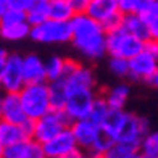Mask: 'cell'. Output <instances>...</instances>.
I'll return each instance as SVG.
<instances>
[{
  "label": "cell",
  "instance_id": "cell-19",
  "mask_svg": "<svg viewBox=\"0 0 158 158\" xmlns=\"http://www.w3.org/2000/svg\"><path fill=\"white\" fill-rule=\"evenodd\" d=\"M50 103L53 110H64L66 105V77H60L55 81H48Z\"/></svg>",
  "mask_w": 158,
  "mask_h": 158
},
{
  "label": "cell",
  "instance_id": "cell-37",
  "mask_svg": "<svg viewBox=\"0 0 158 158\" xmlns=\"http://www.w3.org/2000/svg\"><path fill=\"white\" fill-rule=\"evenodd\" d=\"M10 8V5H8V0H0V18H2L5 13H6V10Z\"/></svg>",
  "mask_w": 158,
  "mask_h": 158
},
{
  "label": "cell",
  "instance_id": "cell-25",
  "mask_svg": "<svg viewBox=\"0 0 158 158\" xmlns=\"http://www.w3.org/2000/svg\"><path fill=\"white\" fill-rule=\"evenodd\" d=\"M137 147L124 142H114L113 145L103 153V158H129L132 153L137 152Z\"/></svg>",
  "mask_w": 158,
  "mask_h": 158
},
{
  "label": "cell",
  "instance_id": "cell-35",
  "mask_svg": "<svg viewBox=\"0 0 158 158\" xmlns=\"http://www.w3.org/2000/svg\"><path fill=\"white\" fill-rule=\"evenodd\" d=\"M8 52H6L5 48H0V74H2V71L5 68V64H6V60H8Z\"/></svg>",
  "mask_w": 158,
  "mask_h": 158
},
{
  "label": "cell",
  "instance_id": "cell-23",
  "mask_svg": "<svg viewBox=\"0 0 158 158\" xmlns=\"http://www.w3.org/2000/svg\"><path fill=\"white\" fill-rule=\"evenodd\" d=\"M64 66H66V58L58 55H52L50 58L45 61V68H47V79L48 81H55L64 76Z\"/></svg>",
  "mask_w": 158,
  "mask_h": 158
},
{
  "label": "cell",
  "instance_id": "cell-24",
  "mask_svg": "<svg viewBox=\"0 0 158 158\" xmlns=\"http://www.w3.org/2000/svg\"><path fill=\"white\" fill-rule=\"evenodd\" d=\"M139 152L148 158H158V131H150L142 139Z\"/></svg>",
  "mask_w": 158,
  "mask_h": 158
},
{
  "label": "cell",
  "instance_id": "cell-22",
  "mask_svg": "<svg viewBox=\"0 0 158 158\" xmlns=\"http://www.w3.org/2000/svg\"><path fill=\"white\" fill-rule=\"evenodd\" d=\"M108 111H110V105L106 102L105 95H97V98L94 100V105H92V110L89 113V119L102 127V123L106 118Z\"/></svg>",
  "mask_w": 158,
  "mask_h": 158
},
{
  "label": "cell",
  "instance_id": "cell-30",
  "mask_svg": "<svg viewBox=\"0 0 158 158\" xmlns=\"http://www.w3.org/2000/svg\"><path fill=\"white\" fill-rule=\"evenodd\" d=\"M21 21H27V13L23 10H15V8H8L5 15L0 18V23L2 24L21 23Z\"/></svg>",
  "mask_w": 158,
  "mask_h": 158
},
{
  "label": "cell",
  "instance_id": "cell-31",
  "mask_svg": "<svg viewBox=\"0 0 158 158\" xmlns=\"http://www.w3.org/2000/svg\"><path fill=\"white\" fill-rule=\"evenodd\" d=\"M35 2H37V0H8V5H10V8L27 11Z\"/></svg>",
  "mask_w": 158,
  "mask_h": 158
},
{
  "label": "cell",
  "instance_id": "cell-17",
  "mask_svg": "<svg viewBox=\"0 0 158 158\" xmlns=\"http://www.w3.org/2000/svg\"><path fill=\"white\" fill-rule=\"evenodd\" d=\"M31 29H32V26L27 21L11 23V24L0 23V37L8 42H21L31 35Z\"/></svg>",
  "mask_w": 158,
  "mask_h": 158
},
{
  "label": "cell",
  "instance_id": "cell-11",
  "mask_svg": "<svg viewBox=\"0 0 158 158\" xmlns=\"http://www.w3.org/2000/svg\"><path fill=\"white\" fill-rule=\"evenodd\" d=\"M34 126H35V121L32 119H26L21 124L0 119V143L5 147V145H10V143L32 139Z\"/></svg>",
  "mask_w": 158,
  "mask_h": 158
},
{
  "label": "cell",
  "instance_id": "cell-38",
  "mask_svg": "<svg viewBox=\"0 0 158 158\" xmlns=\"http://www.w3.org/2000/svg\"><path fill=\"white\" fill-rule=\"evenodd\" d=\"M148 84H152L153 87H156V89H158V69H156V73L153 74V77L150 79V82H148Z\"/></svg>",
  "mask_w": 158,
  "mask_h": 158
},
{
  "label": "cell",
  "instance_id": "cell-34",
  "mask_svg": "<svg viewBox=\"0 0 158 158\" xmlns=\"http://www.w3.org/2000/svg\"><path fill=\"white\" fill-rule=\"evenodd\" d=\"M90 0H71V5L76 13H85L87 11V6H89Z\"/></svg>",
  "mask_w": 158,
  "mask_h": 158
},
{
  "label": "cell",
  "instance_id": "cell-18",
  "mask_svg": "<svg viewBox=\"0 0 158 158\" xmlns=\"http://www.w3.org/2000/svg\"><path fill=\"white\" fill-rule=\"evenodd\" d=\"M129 97H131V87H129L126 82L114 84L105 94V98H106V102H108L110 108H119V110H124Z\"/></svg>",
  "mask_w": 158,
  "mask_h": 158
},
{
  "label": "cell",
  "instance_id": "cell-29",
  "mask_svg": "<svg viewBox=\"0 0 158 158\" xmlns=\"http://www.w3.org/2000/svg\"><path fill=\"white\" fill-rule=\"evenodd\" d=\"M24 158H47L44 150V143L37 142L35 139H29L26 145V156Z\"/></svg>",
  "mask_w": 158,
  "mask_h": 158
},
{
  "label": "cell",
  "instance_id": "cell-40",
  "mask_svg": "<svg viewBox=\"0 0 158 158\" xmlns=\"http://www.w3.org/2000/svg\"><path fill=\"white\" fill-rule=\"evenodd\" d=\"M2 156H3V145L0 143V158H2Z\"/></svg>",
  "mask_w": 158,
  "mask_h": 158
},
{
  "label": "cell",
  "instance_id": "cell-9",
  "mask_svg": "<svg viewBox=\"0 0 158 158\" xmlns=\"http://www.w3.org/2000/svg\"><path fill=\"white\" fill-rule=\"evenodd\" d=\"M23 58L18 53H10L6 64L2 71V90L3 92H18L24 87V68H23Z\"/></svg>",
  "mask_w": 158,
  "mask_h": 158
},
{
  "label": "cell",
  "instance_id": "cell-5",
  "mask_svg": "<svg viewBox=\"0 0 158 158\" xmlns=\"http://www.w3.org/2000/svg\"><path fill=\"white\" fill-rule=\"evenodd\" d=\"M73 29H71V21H61L48 18L47 21L37 26H32L29 39L37 44L53 45V44H66L71 42Z\"/></svg>",
  "mask_w": 158,
  "mask_h": 158
},
{
  "label": "cell",
  "instance_id": "cell-3",
  "mask_svg": "<svg viewBox=\"0 0 158 158\" xmlns=\"http://www.w3.org/2000/svg\"><path fill=\"white\" fill-rule=\"evenodd\" d=\"M18 95L27 118L32 121L40 119L52 110L48 82H27L18 92Z\"/></svg>",
  "mask_w": 158,
  "mask_h": 158
},
{
  "label": "cell",
  "instance_id": "cell-12",
  "mask_svg": "<svg viewBox=\"0 0 158 158\" xmlns=\"http://www.w3.org/2000/svg\"><path fill=\"white\" fill-rule=\"evenodd\" d=\"M71 131L74 134V139L77 142V147H81L84 150H92L95 145V140L98 137L102 127L95 124L94 121H90L89 118L84 119H76L71 124Z\"/></svg>",
  "mask_w": 158,
  "mask_h": 158
},
{
  "label": "cell",
  "instance_id": "cell-2",
  "mask_svg": "<svg viewBox=\"0 0 158 158\" xmlns=\"http://www.w3.org/2000/svg\"><path fill=\"white\" fill-rule=\"evenodd\" d=\"M73 37L71 44L74 50L89 61L102 60L106 52V34L108 31L87 13H76L71 19Z\"/></svg>",
  "mask_w": 158,
  "mask_h": 158
},
{
  "label": "cell",
  "instance_id": "cell-33",
  "mask_svg": "<svg viewBox=\"0 0 158 158\" xmlns=\"http://www.w3.org/2000/svg\"><path fill=\"white\" fill-rule=\"evenodd\" d=\"M61 158H89V152L84 150V148H81V147H76V148H73L69 153H66Z\"/></svg>",
  "mask_w": 158,
  "mask_h": 158
},
{
  "label": "cell",
  "instance_id": "cell-42",
  "mask_svg": "<svg viewBox=\"0 0 158 158\" xmlns=\"http://www.w3.org/2000/svg\"><path fill=\"white\" fill-rule=\"evenodd\" d=\"M47 158H52V156H47Z\"/></svg>",
  "mask_w": 158,
  "mask_h": 158
},
{
  "label": "cell",
  "instance_id": "cell-39",
  "mask_svg": "<svg viewBox=\"0 0 158 158\" xmlns=\"http://www.w3.org/2000/svg\"><path fill=\"white\" fill-rule=\"evenodd\" d=\"M129 158H145V156H143V155L139 152V150H137V152H135V153H132V155L129 156Z\"/></svg>",
  "mask_w": 158,
  "mask_h": 158
},
{
  "label": "cell",
  "instance_id": "cell-28",
  "mask_svg": "<svg viewBox=\"0 0 158 158\" xmlns=\"http://www.w3.org/2000/svg\"><path fill=\"white\" fill-rule=\"evenodd\" d=\"M29 140V139H27ZM27 140H21L16 143H10V145L3 147V156L2 158H24L26 156V145Z\"/></svg>",
  "mask_w": 158,
  "mask_h": 158
},
{
  "label": "cell",
  "instance_id": "cell-27",
  "mask_svg": "<svg viewBox=\"0 0 158 158\" xmlns=\"http://www.w3.org/2000/svg\"><path fill=\"white\" fill-rule=\"evenodd\" d=\"M150 2L152 0H118V5L123 15H129V13H139L140 15Z\"/></svg>",
  "mask_w": 158,
  "mask_h": 158
},
{
  "label": "cell",
  "instance_id": "cell-14",
  "mask_svg": "<svg viewBox=\"0 0 158 158\" xmlns=\"http://www.w3.org/2000/svg\"><path fill=\"white\" fill-rule=\"evenodd\" d=\"M76 147H77V142L74 139L73 131H71V126L44 143V150L47 156H52V158H61Z\"/></svg>",
  "mask_w": 158,
  "mask_h": 158
},
{
  "label": "cell",
  "instance_id": "cell-43",
  "mask_svg": "<svg viewBox=\"0 0 158 158\" xmlns=\"http://www.w3.org/2000/svg\"><path fill=\"white\" fill-rule=\"evenodd\" d=\"M47 2H48V0H47Z\"/></svg>",
  "mask_w": 158,
  "mask_h": 158
},
{
  "label": "cell",
  "instance_id": "cell-4",
  "mask_svg": "<svg viewBox=\"0 0 158 158\" xmlns=\"http://www.w3.org/2000/svg\"><path fill=\"white\" fill-rule=\"evenodd\" d=\"M143 44L145 42L131 34L123 24L110 29L106 34V52L110 56H121V58L131 60L143 50Z\"/></svg>",
  "mask_w": 158,
  "mask_h": 158
},
{
  "label": "cell",
  "instance_id": "cell-21",
  "mask_svg": "<svg viewBox=\"0 0 158 158\" xmlns=\"http://www.w3.org/2000/svg\"><path fill=\"white\" fill-rule=\"evenodd\" d=\"M26 13H27V23L31 26H37L40 23H44V21H47L50 18L48 2L47 0H37Z\"/></svg>",
  "mask_w": 158,
  "mask_h": 158
},
{
  "label": "cell",
  "instance_id": "cell-10",
  "mask_svg": "<svg viewBox=\"0 0 158 158\" xmlns=\"http://www.w3.org/2000/svg\"><path fill=\"white\" fill-rule=\"evenodd\" d=\"M156 69L158 60L145 50H142L140 53L129 60V79H132L135 82H150Z\"/></svg>",
  "mask_w": 158,
  "mask_h": 158
},
{
  "label": "cell",
  "instance_id": "cell-6",
  "mask_svg": "<svg viewBox=\"0 0 158 158\" xmlns=\"http://www.w3.org/2000/svg\"><path fill=\"white\" fill-rule=\"evenodd\" d=\"M71 124H73V119L66 111L52 108L47 114H44L40 119L35 121L32 139H35L40 143H45L50 139H53L56 134H60L66 127H69Z\"/></svg>",
  "mask_w": 158,
  "mask_h": 158
},
{
  "label": "cell",
  "instance_id": "cell-20",
  "mask_svg": "<svg viewBox=\"0 0 158 158\" xmlns=\"http://www.w3.org/2000/svg\"><path fill=\"white\" fill-rule=\"evenodd\" d=\"M48 13L50 18L61 21H71L76 15L71 0H48Z\"/></svg>",
  "mask_w": 158,
  "mask_h": 158
},
{
  "label": "cell",
  "instance_id": "cell-15",
  "mask_svg": "<svg viewBox=\"0 0 158 158\" xmlns=\"http://www.w3.org/2000/svg\"><path fill=\"white\" fill-rule=\"evenodd\" d=\"M24 68V79L27 82H48L47 79V68L45 61L35 53H29L23 58Z\"/></svg>",
  "mask_w": 158,
  "mask_h": 158
},
{
  "label": "cell",
  "instance_id": "cell-41",
  "mask_svg": "<svg viewBox=\"0 0 158 158\" xmlns=\"http://www.w3.org/2000/svg\"><path fill=\"white\" fill-rule=\"evenodd\" d=\"M0 90H2V74H0Z\"/></svg>",
  "mask_w": 158,
  "mask_h": 158
},
{
  "label": "cell",
  "instance_id": "cell-36",
  "mask_svg": "<svg viewBox=\"0 0 158 158\" xmlns=\"http://www.w3.org/2000/svg\"><path fill=\"white\" fill-rule=\"evenodd\" d=\"M148 26H150V34H152V39H156L158 40V18L153 19V21H150Z\"/></svg>",
  "mask_w": 158,
  "mask_h": 158
},
{
  "label": "cell",
  "instance_id": "cell-26",
  "mask_svg": "<svg viewBox=\"0 0 158 158\" xmlns=\"http://www.w3.org/2000/svg\"><path fill=\"white\" fill-rule=\"evenodd\" d=\"M108 71L118 79L129 77V60L121 58V56H110Z\"/></svg>",
  "mask_w": 158,
  "mask_h": 158
},
{
  "label": "cell",
  "instance_id": "cell-13",
  "mask_svg": "<svg viewBox=\"0 0 158 158\" xmlns=\"http://www.w3.org/2000/svg\"><path fill=\"white\" fill-rule=\"evenodd\" d=\"M0 119L16 124H21L26 119H29L16 92H3V95L0 97Z\"/></svg>",
  "mask_w": 158,
  "mask_h": 158
},
{
  "label": "cell",
  "instance_id": "cell-16",
  "mask_svg": "<svg viewBox=\"0 0 158 158\" xmlns=\"http://www.w3.org/2000/svg\"><path fill=\"white\" fill-rule=\"evenodd\" d=\"M123 26L131 34H134L135 37H139L143 42L148 40V39H152V34H150V26H148L147 21L143 19V16L139 15V13H129V15H124Z\"/></svg>",
  "mask_w": 158,
  "mask_h": 158
},
{
  "label": "cell",
  "instance_id": "cell-1",
  "mask_svg": "<svg viewBox=\"0 0 158 158\" xmlns=\"http://www.w3.org/2000/svg\"><path fill=\"white\" fill-rule=\"evenodd\" d=\"M97 79L94 69L79 63L77 68L66 76V111L71 119L89 118L94 100L97 98Z\"/></svg>",
  "mask_w": 158,
  "mask_h": 158
},
{
  "label": "cell",
  "instance_id": "cell-8",
  "mask_svg": "<svg viewBox=\"0 0 158 158\" xmlns=\"http://www.w3.org/2000/svg\"><path fill=\"white\" fill-rule=\"evenodd\" d=\"M85 13L97 19L106 31L121 26L124 18L123 11L119 10L118 0H90Z\"/></svg>",
  "mask_w": 158,
  "mask_h": 158
},
{
  "label": "cell",
  "instance_id": "cell-32",
  "mask_svg": "<svg viewBox=\"0 0 158 158\" xmlns=\"http://www.w3.org/2000/svg\"><path fill=\"white\" fill-rule=\"evenodd\" d=\"M143 50L145 52H148L152 56H155V58L158 60V40L156 39H148L145 40V44H143Z\"/></svg>",
  "mask_w": 158,
  "mask_h": 158
},
{
  "label": "cell",
  "instance_id": "cell-7",
  "mask_svg": "<svg viewBox=\"0 0 158 158\" xmlns=\"http://www.w3.org/2000/svg\"><path fill=\"white\" fill-rule=\"evenodd\" d=\"M152 131L150 129V123L147 118L139 116L132 111H124L123 121L119 124V129L114 140L116 142H124V143H131L134 147H140V142L145 135Z\"/></svg>",
  "mask_w": 158,
  "mask_h": 158
}]
</instances>
